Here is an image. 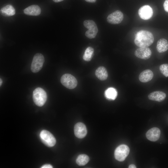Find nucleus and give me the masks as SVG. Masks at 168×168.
I'll return each instance as SVG.
<instances>
[{
  "label": "nucleus",
  "mask_w": 168,
  "mask_h": 168,
  "mask_svg": "<svg viewBox=\"0 0 168 168\" xmlns=\"http://www.w3.org/2000/svg\"><path fill=\"white\" fill-rule=\"evenodd\" d=\"M154 40L153 35L150 32L142 30L136 34L134 42L139 47H148L153 43Z\"/></svg>",
  "instance_id": "f257e3e1"
},
{
  "label": "nucleus",
  "mask_w": 168,
  "mask_h": 168,
  "mask_svg": "<svg viewBox=\"0 0 168 168\" xmlns=\"http://www.w3.org/2000/svg\"><path fill=\"white\" fill-rule=\"evenodd\" d=\"M33 99L36 105L40 107L42 106L44 104L47 100L46 93L42 88L37 87L33 91Z\"/></svg>",
  "instance_id": "f03ea898"
},
{
  "label": "nucleus",
  "mask_w": 168,
  "mask_h": 168,
  "mask_svg": "<svg viewBox=\"0 0 168 168\" xmlns=\"http://www.w3.org/2000/svg\"><path fill=\"white\" fill-rule=\"evenodd\" d=\"M83 25L88 29L85 32L86 36L89 39L94 38L98 32V29L95 22L91 20H86L84 21Z\"/></svg>",
  "instance_id": "7ed1b4c3"
},
{
  "label": "nucleus",
  "mask_w": 168,
  "mask_h": 168,
  "mask_svg": "<svg viewBox=\"0 0 168 168\" xmlns=\"http://www.w3.org/2000/svg\"><path fill=\"white\" fill-rule=\"evenodd\" d=\"M44 61L43 55L37 53L34 56L31 65V70L34 73L39 72L42 68Z\"/></svg>",
  "instance_id": "20e7f679"
},
{
  "label": "nucleus",
  "mask_w": 168,
  "mask_h": 168,
  "mask_svg": "<svg viewBox=\"0 0 168 168\" xmlns=\"http://www.w3.org/2000/svg\"><path fill=\"white\" fill-rule=\"evenodd\" d=\"M129 151L128 146L125 144L121 145L118 147L114 151V157L119 161H124L128 155Z\"/></svg>",
  "instance_id": "39448f33"
},
{
  "label": "nucleus",
  "mask_w": 168,
  "mask_h": 168,
  "mask_svg": "<svg viewBox=\"0 0 168 168\" xmlns=\"http://www.w3.org/2000/svg\"><path fill=\"white\" fill-rule=\"evenodd\" d=\"M61 82L65 87L69 89H73L77 86V82L76 78L70 74H65L61 77Z\"/></svg>",
  "instance_id": "423d86ee"
},
{
  "label": "nucleus",
  "mask_w": 168,
  "mask_h": 168,
  "mask_svg": "<svg viewBox=\"0 0 168 168\" xmlns=\"http://www.w3.org/2000/svg\"><path fill=\"white\" fill-rule=\"evenodd\" d=\"M40 137L42 142L48 147H53L56 143V140L54 136L47 130H42L40 132Z\"/></svg>",
  "instance_id": "0eeeda50"
},
{
  "label": "nucleus",
  "mask_w": 168,
  "mask_h": 168,
  "mask_svg": "<svg viewBox=\"0 0 168 168\" xmlns=\"http://www.w3.org/2000/svg\"><path fill=\"white\" fill-rule=\"evenodd\" d=\"M124 18L122 12L116 10L109 15L107 18V22L112 24H117L121 23Z\"/></svg>",
  "instance_id": "6e6552de"
},
{
  "label": "nucleus",
  "mask_w": 168,
  "mask_h": 168,
  "mask_svg": "<svg viewBox=\"0 0 168 168\" xmlns=\"http://www.w3.org/2000/svg\"><path fill=\"white\" fill-rule=\"evenodd\" d=\"M134 54L138 58L146 60L150 58L152 52L148 47H140L136 50Z\"/></svg>",
  "instance_id": "1a4fd4ad"
},
{
  "label": "nucleus",
  "mask_w": 168,
  "mask_h": 168,
  "mask_svg": "<svg viewBox=\"0 0 168 168\" xmlns=\"http://www.w3.org/2000/svg\"><path fill=\"white\" fill-rule=\"evenodd\" d=\"M152 8L148 5H145L141 7L138 10V14L140 17L144 20L150 19L153 15Z\"/></svg>",
  "instance_id": "9d476101"
},
{
  "label": "nucleus",
  "mask_w": 168,
  "mask_h": 168,
  "mask_svg": "<svg viewBox=\"0 0 168 168\" xmlns=\"http://www.w3.org/2000/svg\"><path fill=\"white\" fill-rule=\"evenodd\" d=\"M87 129L85 125L83 123H77L74 127V133L75 136L79 138H84L87 134Z\"/></svg>",
  "instance_id": "9b49d317"
},
{
  "label": "nucleus",
  "mask_w": 168,
  "mask_h": 168,
  "mask_svg": "<svg viewBox=\"0 0 168 168\" xmlns=\"http://www.w3.org/2000/svg\"><path fill=\"white\" fill-rule=\"evenodd\" d=\"M161 134L160 129L156 127H153L149 130L146 133V137L150 141L155 142L159 138Z\"/></svg>",
  "instance_id": "f8f14e48"
},
{
  "label": "nucleus",
  "mask_w": 168,
  "mask_h": 168,
  "mask_svg": "<svg viewBox=\"0 0 168 168\" xmlns=\"http://www.w3.org/2000/svg\"><path fill=\"white\" fill-rule=\"evenodd\" d=\"M166 97V94L163 92L160 91L152 92L149 94L148 96L149 100L159 102L164 100Z\"/></svg>",
  "instance_id": "ddd939ff"
},
{
  "label": "nucleus",
  "mask_w": 168,
  "mask_h": 168,
  "mask_svg": "<svg viewBox=\"0 0 168 168\" xmlns=\"http://www.w3.org/2000/svg\"><path fill=\"white\" fill-rule=\"evenodd\" d=\"M24 13L28 15L37 16L41 13L40 7L37 5H32L29 6L24 10Z\"/></svg>",
  "instance_id": "4468645a"
},
{
  "label": "nucleus",
  "mask_w": 168,
  "mask_h": 168,
  "mask_svg": "<svg viewBox=\"0 0 168 168\" xmlns=\"http://www.w3.org/2000/svg\"><path fill=\"white\" fill-rule=\"evenodd\" d=\"M153 77L152 72L150 69H146L140 74L139 79L142 82H146L151 81Z\"/></svg>",
  "instance_id": "2eb2a0df"
},
{
  "label": "nucleus",
  "mask_w": 168,
  "mask_h": 168,
  "mask_svg": "<svg viewBox=\"0 0 168 168\" xmlns=\"http://www.w3.org/2000/svg\"><path fill=\"white\" fill-rule=\"evenodd\" d=\"M95 75L99 80L104 81L108 77V73L106 68L103 66L98 67L95 71Z\"/></svg>",
  "instance_id": "dca6fc26"
},
{
  "label": "nucleus",
  "mask_w": 168,
  "mask_h": 168,
  "mask_svg": "<svg viewBox=\"0 0 168 168\" xmlns=\"http://www.w3.org/2000/svg\"><path fill=\"white\" fill-rule=\"evenodd\" d=\"M156 49L158 52L162 53L166 51L168 49V42L166 39H161L157 43Z\"/></svg>",
  "instance_id": "f3484780"
},
{
  "label": "nucleus",
  "mask_w": 168,
  "mask_h": 168,
  "mask_svg": "<svg viewBox=\"0 0 168 168\" xmlns=\"http://www.w3.org/2000/svg\"><path fill=\"white\" fill-rule=\"evenodd\" d=\"M0 13L5 16H11L15 14V10L12 5H8L1 9Z\"/></svg>",
  "instance_id": "a211bd4d"
},
{
  "label": "nucleus",
  "mask_w": 168,
  "mask_h": 168,
  "mask_svg": "<svg viewBox=\"0 0 168 168\" xmlns=\"http://www.w3.org/2000/svg\"><path fill=\"white\" fill-rule=\"evenodd\" d=\"M104 95L107 99L109 100H114L117 96V92L114 88L110 87L105 91Z\"/></svg>",
  "instance_id": "6ab92c4d"
},
{
  "label": "nucleus",
  "mask_w": 168,
  "mask_h": 168,
  "mask_svg": "<svg viewBox=\"0 0 168 168\" xmlns=\"http://www.w3.org/2000/svg\"><path fill=\"white\" fill-rule=\"evenodd\" d=\"M94 49L91 47H88L86 49L83 56L84 60L89 61L91 59L94 54Z\"/></svg>",
  "instance_id": "aec40b11"
},
{
  "label": "nucleus",
  "mask_w": 168,
  "mask_h": 168,
  "mask_svg": "<svg viewBox=\"0 0 168 168\" xmlns=\"http://www.w3.org/2000/svg\"><path fill=\"white\" fill-rule=\"evenodd\" d=\"M89 158L87 155L82 154L79 155L76 160L77 163L80 166H83L89 161Z\"/></svg>",
  "instance_id": "412c9836"
},
{
  "label": "nucleus",
  "mask_w": 168,
  "mask_h": 168,
  "mask_svg": "<svg viewBox=\"0 0 168 168\" xmlns=\"http://www.w3.org/2000/svg\"><path fill=\"white\" fill-rule=\"evenodd\" d=\"M159 70L161 73L165 77H168V64H163L159 67Z\"/></svg>",
  "instance_id": "4be33fe9"
},
{
  "label": "nucleus",
  "mask_w": 168,
  "mask_h": 168,
  "mask_svg": "<svg viewBox=\"0 0 168 168\" xmlns=\"http://www.w3.org/2000/svg\"><path fill=\"white\" fill-rule=\"evenodd\" d=\"M165 10L168 12V0H165L163 4Z\"/></svg>",
  "instance_id": "5701e85b"
},
{
  "label": "nucleus",
  "mask_w": 168,
  "mask_h": 168,
  "mask_svg": "<svg viewBox=\"0 0 168 168\" xmlns=\"http://www.w3.org/2000/svg\"><path fill=\"white\" fill-rule=\"evenodd\" d=\"M41 168H52L53 166L50 164H45L42 166Z\"/></svg>",
  "instance_id": "b1692460"
},
{
  "label": "nucleus",
  "mask_w": 168,
  "mask_h": 168,
  "mask_svg": "<svg viewBox=\"0 0 168 168\" xmlns=\"http://www.w3.org/2000/svg\"><path fill=\"white\" fill-rule=\"evenodd\" d=\"M96 0H85V1L87 2H91V3H93V2H95Z\"/></svg>",
  "instance_id": "393cba45"
},
{
  "label": "nucleus",
  "mask_w": 168,
  "mask_h": 168,
  "mask_svg": "<svg viewBox=\"0 0 168 168\" xmlns=\"http://www.w3.org/2000/svg\"><path fill=\"white\" fill-rule=\"evenodd\" d=\"M129 168H136V166L134 164H131L128 166Z\"/></svg>",
  "instance_id": "a878e982"
},
{
  "label": "nucleus",
  "mask_w": 168,
  "mask_h": 168,
  "mask_svg": "<svg viewBox=\"0 0 168 168\" xmlns=\"http://www.w3.org/2000/svg\"><path fill=\"white\" fill-rule=\"evenodd\" d=\"M54 2H58L63 1V0H53Z\"/></svg>",
  "instance_id": "bb28decb"
},
{
  "label": "nucleus",
  "mask_w": 168,
  "mask_h": 168,
  "mask_svg": "<svg viewBox=\"0 0 168 168\" xmlns=\"http://www.w3.org/2000/svg\"><path fill=\"white\" fill-rule=\"evenodd\" d=\"M2 82V81L1 78H0V86H1Z\"/></svg>",
  "instance_id": "cd10ccee"
}]
</instances>
